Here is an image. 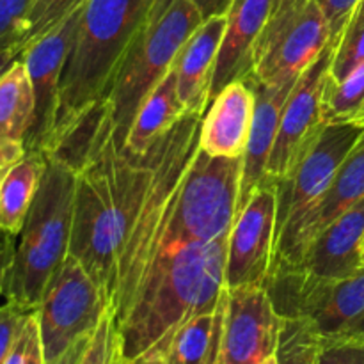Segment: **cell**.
<instances>
[{"label":"cell","mask_w":364,"mask_h":364,"mask_svg":"<svg viewBox=\"0 0 364 364\" xmlns=\"http://www.w3.org/2000/svg\"><path fill=\"white\" fill-rule=\"evenodd\" d=\"M361 2H364V0H361Z\"/></svg>","instance_id":"obj_47"},{"label":"cell","mask_w":364,"mask_h":364,"mask_svg":"<svg viewBox=\"0 0 364 364\" xmlns=\"http://www.w3.org/2000/svg\"><path fill=\"white\" fill-rule=\"evenodd\" d=\"M336 43L297 78L283 107L276 142L267 164L270 180H288L306 159L327 124L323 123V89L331 73Z\"/></svg>","instance_id":"obj_10"},{"label":"cell","mask_w":364,"mask_h":364,"mask_svg":"<svg viewBox=\"0 0 364 364\" xmlns=\"http://www.w3.org/2000/svg\"><path fill=\"white\" fill-rule=\"evenodd\" d=\"M219 364H226V363H224V361H223V358H220V359H219Z\"/></svg>","instance_id":"obj_45"},{"label":"cell","mask_w":364,"mask_h":364,"mask_svg":"<svg viewBox=\"0 0 364 364\" xmlns=\"http://www.w3.org/2000/svg\"><path fill=\"white\" fill-rule=\"evenodd\" d=\"M6 173H7L6 167H0V183H2V180H4V176H6Z\"/></svg>","instance_id":"obj_42"},{"label":"cell","mask_w":364,"mask_h":364,"mask_svg":"<svg viewBox=\"0 0 364 364\" xmlns=\"http://www.w3.org/2000/svg\"><path fill=\"white\" fill-rule=\"evenodd\" d=\"M323 123L364 124V60L341 80L327 78L323 89Z\"/></svg>","instance_id":"obj_25"},{"label":"cell","mask_w":364,"mask_h":364,"mask_svg":"<svg viewBox=\"0 0 364 364\" xmlns=\"http://www.w3.org/2000/svg\"><path fill=\"white\" fill-rule=\"evenodd\" d=\"M82 7L84 4L68 14L57 27L31 43L21 53L34 92V119L25 142L27 153L45 155L50 144L59 109L60 75L77 34Z\"/></svg>","instance_id":"obj_13"},{"label":"cell","mask_w":364,"mask_h":364,"mask_svg":"<svg viewBox=\"0 0 364 364\" xmlns=\"http://www.w3.org/2000/svg\"><path fill=\"white\" fill-rule=\"evenodd\" d=\"M201 123V114H185L148 151V185L117 259L110 302L116 327L130 313L155 262L176 196L199 149Z\"/></svg>","instance_id":"obj_3"},{"label":"cell","mask_w":364,"mask_h":364,"mask_svg":"<svg viewBox=\"0 0 364 364\" xmlns=\"http://www.w3.org/2000/svg\"><path fill=\"white\" fill-rule=\"evenodd\" d=\"M224 295L215 311L188 320L174 334L166 352V364H219L220 343H223Z\"/></svg>","instance_id":"obj_24"},{"label":"cell","mask_w":364,"mask_h":364,"mask_svg":"<svg viewBox=\"0 0 364 364\" xmlns=\"http://www.w3.org/2000/svg\"><path fill=\"white\" fill-rule=\"evenodd\" d=\"M341 336H347V338H355V340H363L364 341V313L361 316H359L358 320H354V322L350 323V326L347 327V329H343L341 333ZM333 336V334H331Z\"/></svg>","instance_id":"obj_40"},{"label":"cell","mask_w":364,"mask_h":364,"mask_svg":"<svg viewBox=\"0 0 364 364\" xmlns=\"http://www.w3.org/2000/svg\"><path fill=\"white\" fill-rule=\"evenodd\" d=\"M249 87L255 92V116H252L251 135H249L247 148L242 156V181L240 198H238V212L244 208L247 199L258 185L269 180L267 164L276 142L277 128H279L281 114L287 103L288 95L295 82L283 85H269L249 75L244 78Z\"/></svg>","instance_id":"obj_17"},{"label":"cell","mask_w":364,"mask_h":364,"mask_svg":"<svg viewBox=\"0 0 364 364\" xmlns=\"http://www.w3.org/2000/svg\"><path fill=\"white\" fill-rule=\"evenodd\" d=\"M226 244L228 238L188 244L153 262L130 313L116 327L121 361L166 358L174 334L188 320L219 308L226 291Z\"/></svg>","instance_id":"obj_2"},{"label":"cell","mask_w":364,"mask_h":364,"mask_svg":"<svg viewBox=\"0 0 364 364\" xmlns=\"http://www.w3.org/2000/svg\"><path fill=\"white\" fill-rule=\"evenodd\" d=\"M191 2L194 4V7L199 11L203 21H205L215 16H226L233 0H191Z\"/></svg>","instance_id":"obj_37"},{"label":"cell","mask_w":364,"mask_h":364,"mask_svg":"<svg viewBox=\"0 0 364 364\" xmlns=\"http://www.w3.org/2000/svg\"><path fill=\"white\" fill-rule=\"evenodd\" d=\"M82 4L84 0H34L27 20L23 48L57 27L68 14L73 13Z\"/></svg>","instance_id":"obj_28"},{"label":"cell","mask_w":364,"mask_h":364,"mask_svg":"<svg viewBox=\"0 0 364 364\" xmlns=\"http://www.w3.org/2000/svg\"><path fill=\"white\" fill-rule=\"evenodd\" d=\"M134 364H166V358H164V355H149V358L139 359V361Z\"/></svg>","instance_id":"obj_41"},{"label":"cell","mask_w":364,"mask_h":364,"mask_svg":"<svg viewBox=\"0 0 364 364\" xmlns=\"http://www.w3.org/2000/svg\"><path fill=\"white\" fill-rule=\"evenodd\" d=\"M151 2L84 0L77 34L60 75L59 109L45 155L85 109L110 95L124 52Z\"/></svg>","instance_id":"obj_4"},{"label":"cell","mask_w":364,"mask_h":364,"mask_svg":"<svg viewBox=\"0 0 364 364\" xmlns=\"http://www.w3.org/2000/svg\"><path fill=\"white\" fill-rule=\"evenodd\" d=\"M14 251H16V242H14L13 235L0 231V299H4V295H6Z\"/></svg>","instance_id":"obj_35"},{"label":"cell","mask_w":364,"mask_h":364,"mask_svg":"<svg viewBox=\"0 0 364 364\" xmlns=\"http://www.w3.org/2000/svg\"><path fill=\"white\" fill-rule=\"evenodd\" d=\"M331 43L334 41L322 9L316 0H309L281 27L259 38L252 75L269 85L290 84Z\"/></svg>","instance_id":"obj_12"},{"label":"cell","mask_w":364,"mask_h":364,"mask_svg":"<svg viewBox=\"0 0 364 364\" xmlns=\"http://www.w3.org/2000/svg\"><path fill=\"white\" fill-rule=\"evenodd\" d=\"M274 0H233L226 13L223 41L212 82V100L231 82L252 73L256 46L272 16Z\"/></svg>","instance_id":"obj_16"},{"label":"cell","mask_w":364,"mask_h":364,"mask_svg":"<svg viewBox=\"0 0 364 364\" xmlns=\"http://www.w3.org/2000/svg\"><path fill=\"white\" fill-rule=\"evenodd\" d=\"M91 336H92V334L80 338V340H78L77 343L71 345V347L68 348V350L64 352L63 355H59V358L53 359V361H50V363H46V364H78V363H80L82 355H84L85 348H87Z\"/></svg>","instance_id":"obj_38"},{"label":"cell","mask_w":364,"mask_h":364,"mask_svg":"<svg viewBox=\"0 0 364 364\" xmlns=\"http://www.w3.org/2000/svg\"><path fill=\"white\" fill-rule=\"evenodd\" d=\"M364 132L363 123L327 124L316 144L288 180L277 183V219L272 267L283 262L306 220L329 191L345 156Z\"/></svg>","instance_id":"obj_8"},{"label":"cell","mask_w":364,"mask_h":364,"mask_svg":"<svg viewBox=\"0 0 364 364\" xmlns=\"http://www.w3.org/2000/svg\"><path fill=\"white\" fill-rule=\"evenodd\" d=\"M48 159L43 153H27L11 166L0 183V231L18 237L23 228Z\"/></svg>","instance_id":"obj_23"},{"label":"cell","mask_w":364,"mask_h":364,"mask_svg":"<svg viewBox=\"0 0 364 364\" xmlns=\"http://www.w3.org/2000/svg\"><path fill=\"white\" fill-rule=\"evenodd\" d=\"M27 313L31 311L13 304V302H6V304L0 306V364L6 363L11 347L14 343V338H16Z\"/></svg>","instance_id":"obj_33"},{"label":"cell","mask_w":364,"mask_h":364,"mask_svg":"<svg viewBox=\"0 0 364 364\" xmlns=\"http://www.w3.org/2000/svg\"><path fill=\"white\" fill-rule=\"evenodd\" d=\"M283 318L262 287L226 288L220 358L226 364H262L276 355Z\"/></svg>","instance_id":"obj_14"},{"label":"cell","mask_w":364,"mask_h":364,"mask_svg":"<svg viewBox=\"0 0 364 364\" xmlns=\"http://www.w3.org/2000/svg\"><path fill=\"white\" fill-rule=\"evenodd\" d=\"M4 364H46L43 348L41 331H39L38 313L31 311L21 322L14 343Z\"/></svg>","instance_id":"obj_29"},{"label":"cell","mask_w":364,"mask_h":364,"mask_svg":"<svg viewBox=\"0 0 364 364\" xmlns=\"http://www.w3.org/2000/svg\"><path fill=\"white\" fill-rule=\"evenodd\" d=\"M117 354V331L112 309L105 313L92 333L87 348L78 364H112Z\"/></svg>","instance_id":"obj_31"},{"label":"cell","mask_w":364,"mask_h":364,"mask_svg":"<svg viewBox=\"0 0 364 364\" xmlns=\"http://www.w3.org/2000/svg\"><path fill=\"white\" fill-rule=\"evenodd\" d=\"M149 178V160L117 144L114 119L77 173L70 255L112 302L121 247Z\"/></svg>","instance_id":"obj_1"},{"label":"cell","mask_w":364,"mask_h":364,"mask_svg":"<svg viewBox=\"0 0 364 364\" xmlns=\"http://www.w3.org/2000/svg\"><path fill=\"white\" fill-rule=\"evenodd\" d=\"M201 23V14L191 0L151 2L124 52L109 95L121 148L144 100L169 73L180 50Z\"/></svg>","instance_id":"obj_6"},{"label":"cell","mask_w":364,"mask_h":364,"mask_svg":"<svg viewBox=\"0 0 364 364\" xmlns=\"http://www.w3.org/2000/svg\"><path fill=\"white\" fill-rule=\"evenodd\" d=\"M112 364H128V363H124V361H121L119 359V355L116 354V358H114V363Z\"/></svg>","instance_id":"obj_44"},{"label":"cell","mask_w":364,"mask_h":364,"mask_svg":"<svg viewBox=\"0 0 364 364\" xmlns=\"http://www.w3.org/2000/svg\"><path fill=\"white\" fill-rule=\"evenodd\" d=\"M359 2L361 0H316L323 16H326L331 31V38H333L334 43H338L341 32L347 27L348 20H350L352 13L359 6Z\"/></svg>","instance_id":"obj_34"},{"label":"cell","mask_w":364,"mask_h":364,"mask_svg":"<svg viewBox=\"0 0 364 364\" xmlns=\"http://www.w3.org/2000/svg\"><path fill=\"white\" fill-rule=\"evenodd\" d=\"M364 60V2H359L355 11L352 13L347 27L341 32L336 43L331 64V75L333 80H341L347 77L359 63Z\"/></svg>","instance_id":"obj_27"},{"label":"cell","mask_w":364,"mask_h":364,"mask_svg":"<svg viewBox=\"0 0 364 364\" xmlns=\"http://www.w3.org/2000/svg\"><path fill=\"white\" fill-rule=\"evenodd\" d=\"M109 309V301L98 284L68 255L36 309L46 363L63 355L80 338L95 333Z\"/></svg>","instance_id":"obj_9"},{"label":"cell","mask_w":364,"mask_h":364,"mask_svg":"<svg viewBox=\"0 0 364 364\" xmlns=\"http://www.w3.org/2000/svg\"><path fill=\"white\" fill-rule=\"evenodd\" d=\"M262 364H277L276 363V355H272V358H269L265 363H262Z\"/></svg>","instance_id":"obj_43"},{"label":"cell","mask_w":364,"mask_h":364,"mask_svg":"<svg viewBox=\"0 0 364 364\" xmlns=\"http://www.w3.org/2000/svg\"><path fill=\"white\" fill-rule=\"evenodd\" d=\"M77 174L48 159L14 251L6 302L36 311L50 279L70 255Z\"/></svg>","instance_id":"obj_5"},{"label":"cell","mask_w":364,"mask_h":364,"mask_svg":"<svg viewBox=\"0 0 364 364\" xmlns=\"http://www.w3.org/2000/svg\"><path fill=\"white\" fill-rule=\"evenodd\" d=\"M363 259H364V255H363Z\"/></svg>","instance_id":"obj_46"},{"label":"cell","mask_w":364,"mask_h":364,"mask_svg":"<svg viewBox=\"0 0 364 364\" xmlns=\"http://www.w3.org/2000/svg\"><path fill=\"white\" fill-rule=\"evenodd\" d=\"M318 364H364V341L341 334L320 336Z\"/></svg>","instance_id":"obj_32"},{"label":"cell","mask_w":364,"mask_h":364,"mask_svg":"<svg viewBox=\"0 0 364 364\" xmlns=\"http://www.w3.org/2000/svg\"><path fill=\"white\" fill-rule=\"evenodd\" d=\"M364 198L331 220L306 249L299 269L322 281H340L364 267Z\"/></svg>","instance_id":"obj_15"},{"label":"cell","mask_w":364,"mask_h":364,"mask_svg":"<svg viewBox=\"0 0 364 364\" xmlns=\"http://www.w3.org/2000/svg\"><path fill=\"white\" fill-rule=\"evenodd\" d=\"M32 4L34 0H0V46L20 45L23 48Z\"/></svg>","instance_id":"obj_30"},{"label":"cell","mask_w":364,"mask_h":364,"mask_svg":"<svg viewBox=\"0 0 364 364\" xmlns=\"http://www.w3.org/2000/svg\"><path fill=\"white\" fill-rule=\"evenodd\" d=\"M320 334L309 320L283 318L276 348L277 364H318Z\"/></svg>","instance_id":"obj_26"},{"label":"cell","mask_w":364,"mask_h":364,"mask_svg":"<svg viewBox=\"0 0 364 364\" xmlns=\"http://www.w3.org/2000/svg\"><path fill=\"white\" fill-rule=\"evenodd\" d=\"M21 53H23V48L20 45L0 46V78L18 59H21Z\"/></svg>","instance_id":"obj_39"},{"label":"cell","mask_w":364,"mask_h":364,"mask_svg":"<svg viewBox=\"0 0 364 364\" xmlns=\"http://www.w3.org/2000/svg\"><path fill=\"white\" fill-rule=\"evenodd\" d=\"M309 0H274V9H272V16H270L269 23H267L265 32H272L276 31L277 27L284 23L290 16H294L301 7H304ZM262 34V36H263Z\"/></svg>","instance_id":"obj_36"},{"label":"cell","mask_w":364,"mask_h":364,"mask_svg":"<svg viewBox=\"0 0 364 364\" xmlns=\"http://www.w3.org/2000/svg\"><path fill=\"white\" fill-rule=\"evenodd\" d=\"M240 181L242 159L210 156L198 149L173 205L156 258L183 245L212 244L230 237L238 213Z\"/></svg>","instance_id":"obj_7"},{"label":"cell","mask_w":364,"mask_h":364,"mask_svg":"<svg viewBox=\"0 0 364 364\" xmlns=\"http://www.w3.org/2000/svg\"><path fill=\"white\" fill-rule=\"evenodd\" d=\"M364 198V132L341 162L329 191L295 238L287 258L270 269H297L313 238L338 215Z\"/></svg>","instance_id":"obj_20"},{"label":"cell","mask_w":364,"mask_h":364,"mask_svg":"<svg viewBox=\"0 0 364 364\" xmlns=\"http://www.w3.org/2000/svg\"><path fill=\"white\" fill-rule=\"evenodd\" d=\"M34 119V92L23 60L0 78V167L9 169L27 155V135Z\"/></svg>","instance_id":"obj_21"},{"label":"cell","mask_w":364,"mask_h":364,"mask_svg":"<svg viewBox=\"0 0 364 364\" xmlns=\"http://www.w3.org/2000/svg\"><path fill=\"white\" fill-rule=\"evenodd\" d=\"M183 102L178 95V78L174 68L149 92L139 109L127 137L123 149L135 156H146L149 149L185 116Z\"/></svg>","instance_id":"obj_22"},{"label":"cell","mask_w":364,"mask_h":364,"mask_svg":"<svg viewBox=\"0 0 364 364\" xmlns=\"http://www.w3.org/2000/svg\"><path fill=\"white\" fill-rule=\"evenodd\" d=\"M226 16L205 20L178 53L173 68L178 78V95L187 112L205 114L212 102V82L223 41Z\"/></svg>","instance_id":"obj_19"},{"label":"cell","mask_w":364,"mask_h":364,"mask_svg":"<svg viewBox=\"0 0 364 364\" xmlns=\"http://www.w3.org/2000/svg\"><path fill=\"white\" fill-rule=\"evenodd\" d=\"M277 219V181L267 180L255 188L237 213L226 244V288H265L272 267Z\"/></svg>","instance_id":"obj_11"},{"label":"cell","mask_w":364,"mask_h":364,"mask_svg":"<svg viewBox=\"0 0 364 364\" xmlns=\"http://www.w3.org/2000/svg\"><path fill=\"white\" fill-rule=\"evenodd\" d=\"M255 92L245 80L231 82L203 114L199 149L210 156L242 159L251 135Z\"/></svg>","instance_id":"obj_18"}]
</instances>
